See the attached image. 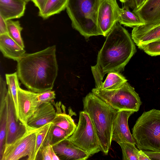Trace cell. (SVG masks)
<instances>
[{
  "label": "cell",
  "instance_id": "36",
  "mask_svg": "<svg viewBox=\"0 0 160 160\" xmlns=\"http://www.w3.org/2000/svg\"><path fill=\"white\" fill-rule=\"evenodd\" d=\"M47 0H31L34 5L40 10L44 6Z\"/></svg>",
  "mask_w": 160,
  "mask_h": 160
},
{
  "label": "cell",
  "instance_id": "32",
  "mask_svg": "<svg viewBox=\"0 0 160 160\" xmlns=\"http://www.w3.org/2000/svg\"><path fill=\"white\" fill-rule=\"evenodd\" d=\"M6 82L1 76L0 78V103L5 102V98L8 91L6 88Z\"/></svg>",
  "mask_w": 160,
  "mask_h": 160
},
{
  "label": "cell",
  "instance_id": "33",
  "mask_svg": "<svg viewBox=\"0 0 160 160\" xmlns=\"http://www.w3.org/2000/svg\"><path fill=\"white\" fill-rule=\"evenodd\" d=\"M2 34L8 35V33L6 21L0 16V35Z\"/></svg>",
  "mask_w": 160,
  "mask_h": 160
},
{
  "label": "cell",
  "instance_id": "9",
  "mask_svg": "<svg viewBox=\"0 0 160 160\" xmlns=\"http://www.w3.org/2000/svg\"><path fill=\"white\" fill-rule=\"evenodd\" d=\"M120 8L117 0H101L97 12L98 28L104 37H107L118 22Z\"/></svg>",
  "mask_w": 160,
  "mask_h": 160
},
{
  "label": "cell",
  "instance_id": "15",
  "mask_svg": "<svg viewBox=\"0 0 160 160\" xmlns=\"http://www.w3.org/2000/svg\"><path fill=\"white\" fill-rule=\"evenodd\" d=\"M56 115V111L51 102L41 104L27 122L28 126L38 128L52 122Z\"/></svg>",
  "mask_w": 160,
  "mask_h": 160
},
{
  "label": "cell",
  "instance_id": "10",
  "mask_svg": "<svg viewBox=\"0 0 160 160\" xmlns=\"http://www.w3.org/2000/svg\"><path fill=\"white\" fill-rule=\"evenodd\" d=\"M7 108L6 135L5 147L20 137L27 128L22 123H18L14 102L10 93L8 91L5 98ZM4 147V148H5Z\"/></svg>",
  "mask_w": 160,
  "mask_h": 160
},
{
  "label": "cell",
  "instance_id": "31",
  "mask_svg": "<svg viewBox=\"0 0 160 160\" xmlns=\"http://www.w3.org/2000/svg\"><path fill=\"white\" fill-rule=\"evenodd\" d=\"M52 146L49 143L45 142L38 152L37 156L40 155V159L52 160Z\"/></svg>",
  "mask_w": 160,
  "mask_h": 160
},
{
  "label": "cell",
  "instance_id": "5",
  "mask_svg": "<svg viewBox=\"0 0 160 160\" xmlns=\"http://www.w3.org/2000/svg\"><path fill=\"white\" fill-rule=\"evenodd\" d=\"M132 130L138 149L160 152V110L144 112Z\"/></svg>",
  "mask_w": 160,
  "mask_h": 160
},
{
  "label": "cell",
  "instance_id": "18",
  "mask_svg": "<svg viewBox=\"0 0 160 160\" xmlns=\"http://www.w3.org/2000/svg\"><path fill=\"white\" fill-rule=\"evenodd\" d=\"M0 50L3 56L17 62L25 54L24 48L8 35H0Z\"/></svg>",
  "mask_w": 160,
  "mask_h": 160
},
{
  "label": "cell",
  "instance_id": "30",
  "mask_svg": "<svg viewBox=\"0 0 160 160\" xmlns=\"http://www.w3.org/2000/svg\"><path fill=\"white\" fill-rule=\"evenodd\" d=\"M56 94L52 90L41 92L38 93L37 101L38 106L44 103L51 102L56 98Z\"/></svg>",
  "mask_w": 160,
  "mask_h": 160
},
{
  "label": "cell",
  "instance_id": "28",
  "mask_svg": "<svg viewBox=\"0 0 160 160\" xmlns=\"http://www.w3.org/2000/svg\"><path fill=\"white\" fill-rule=\"evenodd\" d=\"M52 123V122L47 123L39 128L37 131L35 152L36 160L38 152L46 141L48 132Z\"/></svg>",
  "mask_w": 160,
  "mask_h": 160
},
{
  "label": "cell",
  "instance_id": "41",
  "mask_svg": "<svg viewBox=\"0 0 160 160\" xmlns=\"http://www.w3.org/2000/svg\"><path fill=\"white\" fill-rule=\"evenodd\" d=\"M147 0H146V2H146Z\"/></svg>",
  "mask_w": 160,
  "mask_h": 160
},
{
  "label": "cell",
  "instance_id": "13",
  "mask_svg": "<svg viewBox=\"0 0 160 160\" xmlns=\"http://www.w3.org/2000/svg\"><path fill=\"white\" fill-rule=\"evenodd\" d=\"M133 28L131 37L138 46L160 38V21Z\"/></svg>",
  "mask_w": 160,
  "mask_h": 160
},
{
  "label": "cell",
  "instance_id": "20",
  "mask_svg": "<svg viewBox=\"0 0 160 160\" xmlns=\"http://www.w3.org/2000/svg\"><path fill=\"white\" fill-rule=\"evenodd\" d=\"M129 8L126 5L120 8L118 22L125 26L133 28L145 24L138 16L131 12Z\"/></svg>",
  "mask_w": 160,
  "mask_h": 160
},
{
  "label": "cell",
  "instance_id": "23",
  "mask_svg": "<svg viewBox=\"0 0 160 160\" xmlns=\"http://www.w3.org/2000/svg\"><path fill=\"white\" fill-rule=\"evenodd\" d=\"M6 82L13 99L15 110L16 118L17 122L18 120V91L20 86L18 78L17 72L5 75Z\"/></svg>",
  "mask_w": 160,
  "mask_h": 160
},
{
  "label": "cell",
  "instance_id": "11",
  "mask_svg": "<svg viewBox=\"0 0 160 160\" xmlns=\"http://www.w3.org/2000/svg\"><path fill=\"white\" fill-rule=\"evenodd\" d=\"M135 111H118L114 120L112 133V141L117 143L128 142L136 144V142L131 133L128 125L129 117Z\"/></svg>",
  "mask_w": 160,
  "mask_h": 160
},
{
  "label": "cell",
  "instance_id": "27",
  "mask_svg": "<svg viewBox=\"0 0 160 160\" xmlns=\"http://www.w3.org/2000/svg\"><path fill=\"white\" fill-rule=\"evenodd\" d=\"M118 144L122 149L123 160H138V153L139 149L136 147L135 144L128 142Z\"/></svg>",
  "mask_w": 160,
  "mask_h": 160
},
{
  "label": "cell",
  "instance_id": "29",
  "mask_svg": "<svg viewBox=\"0 0 160 160\" xmlns=\"http://www.w3.org/2000/svg\"><path fill=\"white\" fill-rule=\"evenodd\" d=\"M138 47L150 56H153L160 55V38Z\"/></svg>",
  "mask_w": 160,
  "mask_h": 160
},
{
  "label": "cell",
  "instance_id": "37",
  "mask_svg": "<svg viewBox=\"0 0 160 160\" xmlns=\"http://www.w3.org/2000/svg\"><path fill=\"white\" fill-rule=\"evenodd\" d=\"M135 4V8L133 10L139 8L145 2L146 0H134Z\"/></svg>",
  "mask_w": 160,
  "mask_h": 160
},
{
  "label": "cell",
  "instance_id": "17",
  "mask_svg": "<svg viewBox=\"0 0 160 160\" xmlns=\"http://www.w3.org/2000/svg\"><path fill=\"white\" fill-rule=\"evenodd\" d=\"M145 23L160 21V0H148L139 8L132 11Z\"/></svg>",
  "mask_w": 160,
  "mask_h": 160
},
{
  "label": "cell",
  "instance_id": "19",
  "mask_svg": "<svg viewBox=\"0 0 160 160\" xmlns=\"http://www.w3.org/2000/svg\"><path fill=\"white\" fill-rule=\"evenodd\" d=\"M68 0H47L38 16L44 19L60 13L66 8Z\"/></svg>",
  "mask_w": 160,
  "mask_h": 160
},
{
  "label": "cell",
  "instance_id": "7",
  "mask_svg": "<svg viewBox=\"0 0 160 160\" xmlns=\"http://www.w3.org/2000/svg\"><path fill=\"white\" fill-rule=\"evenodd\" d=\"M67 139L90 157L101 151L95 129L88 115L83 111L79 112V121L76 130Z\"/></svg>",
  "mask_w": 160,
  "mask_h": 160
},
{
  "label": "cell",
  "instance_id": "35",
  "mask_svg": "<svg viewBox=\"0 0 160 160\" xmlns=\"http://www.w3.org/2000/svg\"><path fill=\"white\" fill-rule=\"evenodd\" d=\"M138 160H151L149 156L142 150H139L138 153Z\"/></svg>",
  "mask_w": 160,
  "mask_h": 160
},
{
  "label": "cell",
  "instance_id": "6",
  "mask_svg": "<svg viewBox=\"0 0 160 160\" xmlns=\"http://www.w3.org/2000/svg\"><path fill=\"white\" fill-rule=\"evenodd\" d=\"M92 92L118 110L138 111L142 102L134 88L126 82L119 88L111 90L93 88Z\"/></svg>",
  "mask_w": 160,
  "mask_h": 160
},
{
  "label": "cell",
  "instance_id": "34",
  "mask_svg": "<svg viewBox=\"0 0 160 160\" xmlns=\"http://www.w3.org/2000/svg\"><path fill=\"white\" fill-rule=\"evenodd\" d=\"M143 151L151 160H160V152L147 150Z\"/></svg>",
  "mask_w": 160,
  "mask_h": 160
},
{
  "label": "cell",
  "instance_id": "21",
  "mask_svg": "<svg viewBox=\"0 0 160 160\" xmlns=\"http://www.w3.org/2000/svg\"><path fill=\"white\" fill-rule=\"evenodd\" d=\"M52 122L65 130L68 137L72 134L77 127L71 116L66 113L65 109L62 112H56Z\"/></svg>",
  "mask_w": 160,
  "mask_h": 160
},
{
  "label": "cell",
  "instance_id": "40",
  "mask_svg": "<svg viewBox=\"0 0 160 160\" xmlns=\"http://www.w3.org/2000/svg\"><path fill=\"white\" fill-rule=\"evenodd\" d=\"M24 0L27 2V3L31 0Z\"/></svg>",
  "mask_w": 160,
  "mask_h": 160
},
{
  "label": "cell",
  "instance_id": "25",
  "mask_svg": "<svg viewBox=\"0 0 160 160\" xmlns=\"http://www.w3.org/2000/svg\"><path fill=\"white\" fill-rule=\"evenodd\" d=\"M8 35L19 45L24 48L25 46L21 36L23 28L18 21L9 20L6 21Z\"/></svg>",
  "mask_w": 160,
  "mask_h": 160
},
{
  "label": "cell",
  "instance_id": "1",
  "mask_svg": "<svg viewBox=\"0 0 160 160\" xmlns=\"http://www.w3.org/2000/svg\"><path fill=\"white\" fill-rule=\"evenodd\" d=\"M136 51L130 35L117 22L107 36L98 52L96 64L91 66L95 87L102 82L106 74L123 71Z\"/></svg>",
  "mask_w": 160,
  "mask_h": 160
},
{
  "label": "cell",
  "instance_id": "26",
  "mask_svg": "<svg viewBox=\"0 0 160 160\" xmlns=\"http://www.w3.org/2000/svg\"><path fill=\"white\" fill-rule=\"evenodd\" d=\"M6 103L0 105V159L4 151L6 135Z\"/></svg>",
  "mask_w": 160,
  "mask_h": 160
},
{
  "label": "cell",
  "instance_id": "24",
  "mask_svg": "<svg viewBox=\"0 0 160 160\" xmlns=\"http://www.w3.org/2000/svg\"><path fill=\"white\" fill-rule=\"evenodd\" d=\"M68 137L65 130L52 123L48 132L45 142L53 146L66 139Z\"/></svg>",
  "mask_w": 160,
  "mask_h": 160
},
{
  "label": "cell",
  "instance_id": "3",
  "mask_svg": "<svg viewBox=\"0 0 160 160\" xmlns=\"http://www.w3.org/2000/svg\"><path fill=\"white\" fill-rule=\"evenodd\" d=\"M83 111L88 115L99 140L101 151L107 155L112 142L113 122L118 110L92 92L83 99Z\"/></svg>",
  "mask_w": 160,
  "mask_h": 160
},
{
  "label": "cell",
  "instance_id": "14",
  "mask_svg": "<svg viewBox=\"0 0 160 160\" xmlns=\"http://www.w3.org/2000/svg\"><path fill=\"white\" fill-rule=\"evenodd\" d=\"M52 147L60 160H86L90 157L67 138Z\"/></svg>",
  "mask_w": 160,
  "mask_h": 160
},
{
  "label": "cell",
  "instance_id": "22",
  "mask_svg": "<svg viewBox=\"0 0 160 160\" xmlns=\"http://www.w3.org/2000/svg\"><path fill=\"white\" fill-rule=\"evenodd\" d=\"M127 81L120 72H112L108 73L104 82L95 88L101 90H114L120 87Z\"/></svg>",
  "mask_w": 160,
  "mask_h": 160
},
{
  "label": "cell",
  "instance_id": "38",
  "mask_svg": "<svg viewBox=\"0 0 160 160\" xmlns=\"http://www.w3.org/2000/svg\"><path fill=\"white\" fill-rule=\"evenodd\" d=\"M126 5L133 10L135 7L134 0H128L127 3Z\"/></svg>",
  "mask_w": 160,
  "mask_h": 160
},
{
  "label": "cell",
  "instance_id": "2",
  "mask_svg": "<svg viewBox=\"0 0 160 160\" xmlns=\"http://www.w3.org/2000/svg\"><path fill=\"white\" fill-rule=\"evenodd\" d=\"M54 45L32 53H25L17 61V73L29 90L41 93L52 90L58 75V66Z\"/></svg>",
  "mask_w": 160,
  "mask_h": 160
},
{
  "label": "cell",
  "instance_id": "16",
  "mask_svg": "<svg viewBox=\"0 0 160 160\" xmlns=\"http://www.w3.org/2000/svg\"><path fill=\"white\" fill-rule=\"evenodd\" d=\"M27 3L24 0H0V16L6 21L20 18Z\"/></svg>",
  "mask_w": 160,
  "mask_h": 160
},
{
  "label": "cell",
  "instance_id": "4",
  "mask_svg": "<svg viewBox=\"0 0 160 160\" xmlns=\"http://www.w3.org/2000/svg\"><path fill=\"white\" fill-rule=\"evenodd\" d=\"M101 0H68L66 11L73 28L87 39L102 35L98 26L97 12Z\"/></svg>",
  "mask_w": 160,
  "mask_h": 160
},
{
  "label": "cell",
  "instance_id": "39",
  "mask_svg": "<svg viewBox=\"0 0 160 160\" xmlns=\"http://www.w3.org/2000/svg\"><path fill=\"white\" fill-rule=\"evenodd\" d=\"M122 3H123L124 4V5H126L128 0H119Z\"/></svg>",
  "mask_w": 160,
  "mask_h": 160
},
{
  "label": "cell",
  "instance_id": "12",
  "mask_svg": "<svg viewBox=\"0 0 160 160\" xmlns=\"http://www.w3.org/2000/svg\"><path fill=\"white\" fill-rule=\"evenodd\" d=\"M38 93L23 89L18 91V120L27 128V122L39 107L37 101Z\"/></svg>",
  "mask_w": 160,
  "mask_h": 160
},
{
  "label": "cell",
  "instance_id": "8",
  "mask_svg": "<svg viewBox=\"0 0 160 160\" xmlns=\"http://www.w3.org/2000/svg\"><path fill=\"white\" fill-rule=\"evenodd\" d=\"M39 128L28 126L20 137L5 147L0 160H18L26 156L28 160H36L35 152Z\"/></svg>",
  "mask_w": 160,
  "mask_h": 160
}]
</instances>
